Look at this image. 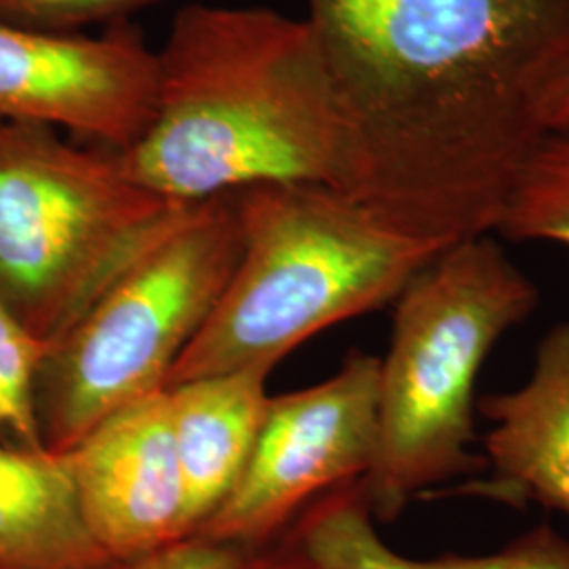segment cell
I'll use <instances>...</instances> for the list:
<instances>
[{"instance_id": "obj_17", "label": "cell", "mask_w": 569, "mask_h": 569, "mask_svg": "<svg viewBox=\"0 0 569 569\" xmlns=\"http://www.w3.org/2000/svg\"><path fill=\"white\" fill-rule=\"evenodd\" d=\"M110 569H272L268 549L190 536Z\"/></svg>"}, {"instance_id": "obj_6", "label": "cell", "mask_w": 569, "mask_h": 569, "mask_svg": "<svg viewBox=\"0 0 569 569\" xmlns=\"http://www.w3.org/2000/svg\"><path fill=\"white\" fill-rule=\"evenodd\" d=\"M234 192L188 207L79 323L47 346L37 380L42 448L66 453L164 380L220 302L241 258Z\"/></svg>"}, {"instance_id": "obj_8", "label": "cell", "mask_w": 569, "mask_h": 569, "mask_svg": "<svg viewBox=\"0 0 569 569\" xmlns=\"http://www.w3.org/2000/svg\"><path fill=\"white\" fill-rule=\"evenodd\" d=\"M157 51L129 21L100 37L0 23V121L61 127L119 152L152 117Z\"/></svg>"}, {"instance_id": "obj_12", "label": "cell", "mask_w": 569, "mask_h": 569, "mask_svg": "<svg viewBox=\"0 0 569 569\" xmlns=\"http://www.w3.org/2000/svg\"><path fill=\"white\" fill-rule=\"evenodd\" d=\"M272 369L256 363L167 388L190 536L220 509L243 472L264 420Z\"/></svg>"}, {"instance_id": "obj_2", "label": "cell", "mask_w": 569, "mask_h": 569, "mask_svg": "<svg viewBox=\"0 0 569 569\" xmlns=\"http://www.w3.org/2000/svg\"><path fill=\"white\" fill-rule=\"evenodd\" d=\"M112 154L124 176L176 203L260 183H319L348 194L355 173L310 23L266 7L180 9L157 51L150 122Z\"/></svg>"}, {"instance_id": "obj_5", "label": "cell", "mask_w": 569, "mask_h": 569, "mask_svg": "<svg viewBox=\"0 0 569 569\" xmlns=\"http://www.w3.org/2000/svg\"><path fill=\"white\" fill-rule=\"evenodd\" d=\"M192 203L124 176L114 154L56 127L0 121V298L53 345Z\"/></svg>"}, {"instance_id": "obj_13", "label": "cell", "mask_w": 569, "mask_h": 569, "mask_svg": "<svg viewBox=\"0 0 569 569\" xmlns=\"http://www.w3.org/2000/svg\"><path fill=\"white\" fill-rule=\"evenodd\" d=\"M60 453L0 441V569H110Z\"/></svg>"}, {"instance_id": "obj_11", "label": "cell", "mask_w": 569, "mask_h": 569, "mask_svg": "<svg viewBox=\"0 0 569 569\" xmlns=\"http://www.w3.org/2000/svg\"><path fill=\"white\" fill-rule=\"evenodd\" d=\"M363 479L317 498L268 547L272 569H569V538L549 526L475 557L411 559L378 536Z\"/></svg>"}, {"instance_id": "obj_15", "label": "cell", "mask_w": 569, "mask_h": 569, "mask_svg": "<svg viewBox=\"0 0 569 569\" xmlns=\"http://www.w3.org/2000/svg\"><path fill=\"white\" fill-rule=\"evenodd\" d=\"M47 345L0 298V441L42 448L37 420V380Z\"/></svg>"}, {"instance_id": "obj_9", "label": "cell", "mask_w": 569, "mask_h": 569, "mask_svg": "<svg viewBox=\"0 0 569 569\" xmlns=\"http://www.w3.org/2000/svg\"><path fill=\"white\" fill-rule=\"evenodd\" d=\"M60 456L89 531L114 561L190 538L167 390L122 407Z\"/></svg>"}, {"instance_id": "obj_16", "label": "cell", "mask_w": 569, "mask_h": 569, "mask_svg": "<svg viewBox=\"0 0 569 569\" xmlns=\"http://www.w3.org/2000/svg\"><path fill=\"white\" fill-rule=\"evenodd\" d=\"M164 0H0V23L47 34H81L87 26H114Z\"/></svg>"}, {"instance_id": "obj_3", "label": "cell", "mask_w": 569, "mask_h": 569, "mask_svg": "<svg viewBox=\"0 0 569 569\" xmlns=\"http://www.w3.org/2000/svg\"><path fill=\"white\" fill-rule=\"evenodd\" d=\"M234 197L241 258L163 390L277 366L327 327L395 302L441 253L329 186L260 183Z\"/></svg>"}, {"instance_id": "obj_7", "label": "cell", "mask_w": 569, "mask_h": 569, "mask_svg": "<svg viewBox=\"0 0 569 569\" xmlns=\"http://www.w3.org/2000/svg\"><path fill=\"white\" fill-rule=\"evenodd\" d=\"M380 357L352 350L315 387L270 397L237 486L194 536L268 549L327 491L363 479L378 446Z\"/></svg>"}, {"instance_id": "obj_4", "label": "cell", "mask_w": 569, "mask_h": 569, "mask_svg": "<svg viewBox=\"0 0 569 569\" xmlns=\"http://www.w3.org/2000/svg\"><path fill=\"white\" fill-rule=\"evenodd\" d=\"M538 308V287L493 234L451 244L395 300L380 359L378 446L363 477L376 521H395L427 489L472 475L475 388L491 348Z\"/></svg>"}, {"instance_id": "obj_1", "label": "cell", "mask_w": 569, "mask_h": 569, "mask_svg": "<svg viewBox=\"0 0 569 569\" xmlns=\"http://www.w3.org/2000/svg\"><path fill=\"white\" fill-rule=\"evenodd\" d=\"M345 114L348 197L446 251L496 234L569 63V0H306Z\"/></svg>"}, {"instance_id": "obj_10", "label": "cell", "mask_w": 569, "mask_h": 569, "mask_svg": "<svg viewBox=\"0 0 569 569\" xmlns=\"http://www.w3.org/2000/svg\"><path fill=\"white\" fill-rule=\"evenodd\" d=\"M477 409L491 422L483 439L491 477L470 489L569 515V323L542 338L521 387L488 395Z\"/></svg>"}, {"instance_id": "obj_18", "label": "cell", "mask_w": 569, "mask_h": 569, "mask_svg": "<svg viewBox=\"0 0 569 569\" xmlns=\"http://www.w3.org/2000/svg\"><path fill=\"white\" fill-rule=\"evenodd\" d=\"M538 119L545 133L569 129V63L547 89Z\"/></svg>"}, {"instance_id": "obj_14", "label": "cell", "mask_w": 569, "mask_h": 569, "mask_svg": "<svg viewBox=\"0 0 569 569\" xmlns=\"http://www.w3.org/2000/svg\"><path fill=\"white\" fill-rule=\"evenodd\" d=\"M496 234L569 247V129L549 131L533 148Z\"/></svg>"}]
</instances>
